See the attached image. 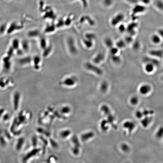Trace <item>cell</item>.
I'll return each mask as SVG.
<instances>
[{"label":"cell","mask_w":163,"mask_h":163,"mask_svg":"<svg viewBox=\"0 0 163 163\" xmlns=\"http://www.w3.org/2000/svg\"><path fill=\"white\" fill-rule=\"evenodd\" d=\"M84 67L85 69L91 72L94 73L97 75L102 74L103 71L101 68L97 66V65L91 62H87L85 63Z\"/></svg>","instance_id":"cell-1"},{"label":"cell","mask_w":163,"mask_h":163,"mask_svg":"<svg viewBox=\"0 0 163 163\" xmlns=\"http://www.w3.org/2000/svg\"><path fill=\"white\" fill-rule=\"evenodd\" d=\"M67 45L69 53L72 55H75L78 53V49L74 39L72 37L68 38Z\"/></svg>","instance_id":"cell-2"},{"label":"cell","mask_w":163,"mask_h":163,"mask_svg":"<svg viewBox=\"0 0 163 163\" xmlns=\"http://www.w3.org/2000/svg\"><path fill=\"white\" fill-rule=\"evenodd\" d=\"M78 82V79L74 76L67 77L63 79L61 82V84L67 87H72L74 86Z\"/></svg>","instance_id":"cell-3"},{"label":"cell","mask_w":163,"mask_h":163,"mask_svg":"<svg viewBox=\"0 0 163 163\" xmlns=\"http://www.w3.org/2000/svg\"><path fill=\"white\" fill-rule=\"evenodd\" d=\"M125 19V15L122 13H117L112 17L110 23L113 26H116L121 24Z\"/></svg>","instance_id":"cell-4"},{"label":"cell","mask_w":163,"mask_h":163,"mask_svg":"<svg viewBox=\"0 0 163 163\" xmlns=\"http://www.w3.org/2000/svg\"><path fill=\"white\" fill-rule=\"evenodd\" d=\"M146 9L145 6L142 5L141 3L139 4H136L134 7L132 9V14L133 15L135 14H140L144 12Z\"/></svg>","instance_id":"cell-5"},{"label":"cell","mask_w":163,"mask_h":163,"mask_svg":"<svg viewBox=\"0 0 163 163\" xmlns=\"http://www.w3.org/2000/svg\"><path fill=\"white\" fill-rule=\"evenodd\" d=\"M123 127L126 129L129 133H131L135 128V124L133 121H127L123 123Z\"/></svg>","instance_id":"cell-6"},{"label":"cell","mask_w":163,"mask_h":163,"mask_svg":"<svg viewBox=\"0 0 163 163\" xmlns=\"http://www.w3.org/2000/svg\"><path fill=\"white\" fill-rule=\"evenodd\" d=\"M153 117L152 116L144 117L141 119V124L143 127L145 128H147L153 120Z\"/></svg>","instance_id":"cell-7"},{"label":"cell","mask_w":163,"mask_h":163,"mask_svg":"<svg viewBox=\"0 0 163 163\" xmlns=\"http://www.w3.org/2000/svg\"><path fill=\"white\" fill-rule=\"evenodd\" d=\"M104 55L103 53H98L93 59V63L96 65H97L102 62L104 59Z\"/></svg>","instance_id":"cell-8"},{"label":"cell","mask_w":163,"mask_h":163,"mask_svg":"<svg viewBox=\"0 0 163 163\" xmlns=\"http://www.w3.org/2000/svg\"><path fill=\"white\" fill-rule=\"evenodd\" d=\"M151 89L150 86L148 84H144L140 87L139 91L140 94L146 95L150 92Z\"/></svg>","instance_id":"cell-9"},{"label":"cell","mask_w":163,"mask_h":163,"mask_svg":"<svg viewBox=\"0 0 163 163\" xmlns=\"http://www.w3.org/2000/svg\"><path fill=\"white\" fill-rule=\"evenodd\" d=\"M138 26V24L133 22L131 23L127 27L126 31L128 32L129 35L133 36L135 34V28Z\"/></svg>","instance_id":"cell-10"},{"label":"cell","mask_w":163,"mask_h":163,"mask_svg":"<svg viewBox=\"0 0 163 163\" xmlns=\"http://www.w3.org/2000/svg\"><path fill=\"white\" fill-rule=\"evenodd\" d=\"M34 65V67L36 70H39L41 68V57L39 56H35L32 58V61Z\"/></svg>","instance_id":"cell-11"},{"label":"cell","mask_w":163,"mask_h":163,"mask_svg":"<svg viewBox=\"0 0 163 163\" xmlns=\"http://www.w3.org/2000/svg\"><path fill=\"white\" fill-rule=\"evenodd\" d=\"M150 55L158 58H162L163 57V50H151L149 52Z\"/></svg>","instance_id":"cell-12"},{"label":"cell","mask_w":163,"mask_h":163,"mask_svg":"<svg viewBox=\"0 0 163 163\" xmlns=\"http://www.w3.org/2000/svg\"><path fill=\"white\" fill-rule=\"evenodd\" d=\"M39 43L40 48L43 50L48 46L47 39L44 37L40 36Z\"/></svg>","instance_id":"cell-13"},{"label":"cell","mask_w":163,"mask_h":163,"mask_svg":"<svg viewBox=\"0 0 163 163\" xmlns=\"http://www.w3.org/2000/svg\"><path fill=\"white\" fill-rule=\"evenodd\" d=\"M144 61L145 62L151 63L153 64L154 66H158L159 64V61L158 60L154 58H151L149 57H145L144 59Z\"/></svg>","instance_id":"cell-14"},{"label":"cell","mask_w":163,"mask_h":163,"mask_svg":"<svg viewBox=\"0 0 163 163\" xmlns=\"http://www.w3.org/2000/svg\"><path fill=\"white\" fill-rule=\"evenodd\" d=\"M155 137L157 139H161L163 138V126H160L155 133Z\"/></svg>","instance_id":"cell-15"},{"label":"cell","mask_w":163,"mask_h":163,"mask_svg":"<svg viewBox=\"0 0 163 163\" xmlns=\"http://www.w3.org/2000/svg\"><path fill=\"white\" fill-rule=\"evenodd\" d=\"M53 50L51 45H48L45 49L44 50L43 55L44 57H47L51 53Z\"/></svg>","instance_id":"cell-16"},{"label":"cell","mask_w":163,"mask_h":163,"mask_svg":"<svg viewBox=\"0 0 163 163\" xmlns=\"http://www.w3.org/2000/svg\"><path fill=\"white\" fill-rule=\"evenodd\" d=\"M121 150L125 153H127L130 151V147L128 144L126 143H123L121 145Z\"/></svg>","instance_id":"cell-17"},{"label":"cell","mask_w":163,"mask_h":163,"mask_svg":"<svg viewBox=\"0 0 163 163\" xmlns=\"http://www.w3.org/2000/svg\"><path fill=\"white\" fill-rule=\"evenodd\" d=\"M108 85L107 82H103L100 86V90L103 93H105L108 90Z\"/></svg>","instance_id":"cell-18"},{"label":"cell","mask_w":163,"mask_h":163,"mask_svg":"<svg viewBox=\"0 0 163 163\" xmlns=\"http://www.w3.org/2000/svg\"><path fill=\"white\" fill-rule=\"evenodd\" d=\"M101 110L105 115L107 116L111 114L109 107L107 105H103L101 107Z\"/></svg>","instance_id":"cell-19"},{"label":"cell","mask_w":163,"mask_h":163,"mask_svg":"<svg viewBox=\"0 0 163 163\" xmlns=\"http://www.w3.org/2000/svg\"><path fill=\"white\" fill-rule=\"evenodd\" d=\"M83 42L85 47L87 48H90L93 46V41L85 38L83 40Z\"/></svg>","instance_id":"cell-20"},{"label":"cell","mask_w":163,"mask_h":163,"mask_svg":"<svg viewBox=\"0 0 163 163\" xmlns=\"http://www.w3.org/2000/svg\"><path fill=\"white\" fill-rule=\"evenodd\" d=\"M32 61V58L30 57H26L22 58L20 60V62L22 65H27L31 63Z\"/></svg>","instance_id":"cell-21"},{"label":"cell","mask_w":163,"mask_h":163,"mask_svg":"<svg viewBox=\"0 0 163 163\" xmlns=\"http://www.w3.org/2000/svg\"><path fill=\"white\" fill-rule=\"evenodd\" d=\"M154 66L152 63H147L145 67V70L148 73L152 72L154 70Z\"/></svg>","instance_id":"cell-22"},{"label":"cell","mask_w":163,"mask_h":163,"mask_svg":"<svg viewBox=\"0 0 163 163\" xmlns=\"http://www.w3.org/2000/svg\"><path fill=\"white\" fill-rule=\"evenodd\" d=\"M151 41L155 44H158L161 41V37L158 35H154L151 37Z\"/></svg>","instance_id":"cell-23"},{"label":"cell","mask_w":163,"mask_h":163,"mask_svg":"<svg viewBox=\"0 0 163 163\" xmlns=\"http://www.w3.org/2000/svg\"><path fill=\"white\" fill-rule=\"evenodd\" d=\"M105 44L109 48H110L113 47V42L111 39L109 37H107L105 39Z\"/></svg>","instance_id":"cell-24"},{"label":"cell","mask_w":163,"mask_h":163,"mask_svg":"<svg viewBox=\"0 0 163 163\" xmlns=\"http://www.w3.org/2000/svg\"><path fill=\"white\" fill-rule=\"evenodd\" d=\"M109 123L107 120H103L101 123V127L104 131H107L109 128Z\"/></svg>","instance_id":"cell-25"},{"label":"cell","mask_w":163,"mask_h":163,"mask_svg":"<svg viewBox=\"0 0 163 163\" xmlns=\"http://www.w3.org/2000/svg\"><path fill=\"white\" fill-rule=\"evenodd\" d=\"M29 37H37L41 36V34L40 32L38 30L33 31H30L28 34Z\"/></svg>","instance_id":"cell-26"},{"label":"cell","mask_w":163,"mask_h":163,"mask_svg":"<svg viewBox=\"0 0 163 163\" xmlns=\"http://www.w3.org/2000/svg\"><path fill=\"white\" fill-rule=\"evenodd\" d=\"M139 98L136 96H134L131 98L130 99V103L132 105L135 106L139 103Z\"/></svg>","instance_id":"cell-27"},{"label":"cell","mask_w":163,"mask_h":163,"mask_svg":"<svg viewBox=\"0 0 163 163\" xmlns=\"http://www.w3.org/2000/svg\"><path fill=\"white\" fill-rule=\"evenodd\" d=\"M142 111L144 117L145 116L153 115L154 113V111L153 110L146 109Z\"/></svg>","instance_id":"cell-28"},{"label":"cell","mask_w":163,"mask_h":163,"mask_svg":"<svg viewBox=\"0 0 163 163\" xmlns=\"http://www.w3.org/2000/svg\"><path fill=\"white\" fill-rule=\"evenodd\" d=\"M107 120L108 122H109V124H114V122L115 121V116L112 115V114H110L108 115L107 116Z\"/></svg>","instance_id":"cell-29"},{"label":"cell","mask_w":163,"mask_h":163,"mask_svg":"<svg viewBox=\"0 0 163 163\" xmlns=\"http://www.w3.org/2000/svg\"><path fill=\"white\" fill-rule=\"evenodd\" d=\"M126 46V42L123 40H120L117 42V47L119 48H124Z\"/></svg>","instance_id":"cell-30"},{"label":"cell","mask_w":163,"mask_h":163,"mask_svg":"<svg viewBox=\"0 0 163 163\" xmlns=\"http://www.w3.org/2000/svg\"><path fill=\"white\" fill-rule=\"evenodd\" d=\"M85 38L93 41L96 38V36L93 33H88L85 35Z\"/></svg>","instance_id":"cell-31"},{"label":"cell","mask_w":163,"mask_h":163,"mask_svg":"<svg viewBox=\"0 0 163 163\" xmlns=\"http://www.w3.org/2000/svg\"><path fill=\"white\" fill-rule=\"evenodd\" d=\"M156 6L158 9L163 11V2L162 1H157L156 3Z\"/></svg>","instance_id":"cell-32"},{"label":"cell","mask_w":163,"mask_h":163,"mask_svg":"<svg viewBox=\"0 0 163 163\" xmlns=\"http://www.w3.org/2000/svg\"><path fill=\"white\" fill-rule=\"evenodd\" d=\"M111 59L113 62L115 63H119L121 61V59L120 57L117 56L116 55L111 56Z\"/></svg>","instance_id":"cell-33"},{"label":"cell","mask_w":163,"mask_h":163,"mask_svg":"<svg viewBox=\"0 0 163 163\" xmlns=\"http://www.w3.org/2000/svg\"><path fill=\"white\" fill-rule=\"evenodd\" d=\"M110 53L112 55H116L118 52V48L117 47H112L110 48Z\"/></svg>","instance_id":"cell-34"},{"label":"cell","mask_w":163,"mask_h":163,"mask_svg":"<svg viewBox=\"0 0 163 163\" xmlns=\"http://www.w3.org/2000/svg\"><path fill=\"white\" fill-rule=\"evenodd\" d=\"M135 115L137 119H141L144 117L142 111L138 110L135 111Z\"/></svg>","instance_id":"cell-35"},{"label":"cell","mask_w":163,"mask_h":163,"mask_svg":"<svg viewBox=\"0 0 163 163\" xmlns=\"http://www.w3.org/2000/svg\"><path fill=\"white\" fill-rule=\"evenodd\" d=\"M118 30L120 32H123L126 31L127 27H126L125 25L121 23V24L119 25V27H118Z\"/></svg>","instance_id":"cell-36"},{"label":"cell","mask_w":163,"mask_h":163,"mask_svg":"<svg viewBox=\"0 0 163 163\" xmlns=\"http://www.w3.org/2000/svg\"><path fill=\"white\" fill-rule=\"evenodd\" d=\"M22 48L25 51H28L29 50V46L28 43L27 41H24L22 42Z\"/></svg>","instance_id":"cell-37"},{"label":"cell","mask_w":163,"mask_h":163,"mask_svg":"<svg viewBox=\"0 0 163 163\" xmlns=\"http://www.w3.org/2000/svg\"><path fill=\"white\" fill-rule=\"evenodd\" d=\"M139 1L142 4L146 6L150 4L151 0H139Z\"/></svg>","instance_id":"cell-38"},{"label":"cell","mask_w":163,"mask_h":163,"mask_svg":"<svg viewBox=\"0 0 163 163\" xmlns=\"http://www.w3.org/2000/svg\"><path fill=\"white\" fill-rule=\"evenodd\" d=\"M104 3L106 6L109 7L113 4V0H104Z\"/></svg>","instance_id":"cell-39"},{"label":"cell","mask_w":163,"mask_h":163,"mask_svg":"<svg viewBox=\"0 0 163 163\" xmlns=\"http://www.w3.org/2000/svg\"><path fill=\"white\" fill-rule=\"evenodd\" d=\"M132 41H133V38H132V36H130V35L127 36L125 39V42L127 44H129L132 42Z\"/></svg>","instance_id":"cell-40"},{"label":"cell","mask_w":163,"mask_h":163,"mask_svg":"<svg viewBox=\"0 0 163 163\" xmlns=\"http://www.w3.org/2000/svg\"><path fill=\"white\" fill-rule=\"evenodd\" d=\"M19 45V40L17 39H15V40H14L13 42V45L16 49L18 48Z\"/></svg>","instance_id":"cell-41"},{"label":"cell","mask_w":163,"mask_h":163,"mask_svg":"<svg viewBox=\"0 0 163 163\" xmlns=\"http://www.w3.org/2000/svg\"><path fill=\"white\" fill-rule=\"evenodd\" d=\"M158 35L160 36V37L163 39V28H160L158 31Z\"/></svg>","instance_id":"cell-42"},{"label":"cell","mask_w":163,"mask_h":163,"mask_svg":"<svg viewBox=\"0 0 163 163\" xmlns=\"http://www.w3.org/2000/svg\"><path fill=\"white\" fill-rule=\"evenodd\" d=\"M139 42H135L134 44V48L135 49L138 48V47H139Z\"/></svg>","instance_id":"cell-43"},{"label":"cell","mask_w":163,"mask_h":163,"mask_svg":"<svg viewBox=\"0 0 163 163\" xmlns=\"http://www.w3.org/2000/svg\"><path fill=\"white\" fill-rule=\"evenodd\" d=\"M126 163H131L129 162H126Z\"/></svg>","instance_id":"cell-44"}]
</instances>
